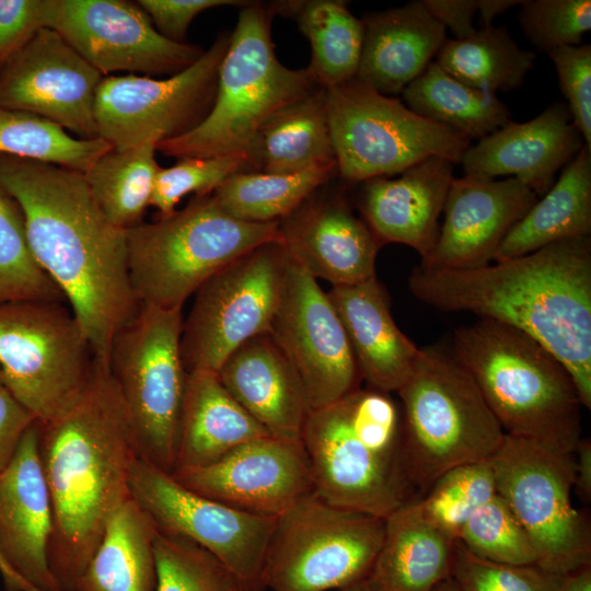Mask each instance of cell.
<instances>
[{
  "label": "cell",
  "mask_w": 591,
  "mask_h": 591,
  "mask_svg": "<svg viewBox=\"0 0 591 591\" xmlns=\"http://www.w3.org/2000/svg\"><path fill=\"white\" fill-rule=\"evenodd\" d=\"M44 27L45 0H0V72Z\"/></svg>",
  "instance_id": "48"
},
{
  "label": "cell",
  "mask_w": 591,
  "mask_h": 591,
  "mask_svg": "<svg viewBox=\"0 0 591 591\" xmlns=\"http://www.w3.org/2000/svg\"><path fill=\"white\" fill-rule=\"evenodd\" d=\"M583 146L567 104L556 102L531 120H510L471 144L461 163L467 175H510L543 196Z\"/></svg>",
  "instance_id": "24"
},
{
  "label": "cell",
  "mask_w": 591,
  "mask_h": 591,
  "mask_svg": "<svg viewBox=\"0 0 591 591\" xmlns=\"http://www.w3.org/2000/svg\"><path fill=\"white\" fill-rule=\"evenodd\" d=\"M561 576L537 565L486 560L455 541L450 581L457 591H557Z\"/></svg>",
  "instance_id": "45"
},
{
  "label": "cell",
  "mask_w": 591,
  "mask_h": 591,
  "mask_svg": "<svg viewBox=\"0 0 591 591\" xmlns=\"http://www.w3.org/2000/svg\"><path fill=\"white\" fill-rule=\"evenodd\" d=\"M113 147L100 137L80 139L35 115L0 105V154L86 173Z\"/></svg>",
  "instance_id": "39"
},
{
  "label": "cell",
  "mask_w": 591,
  "mask_h": 591,
  "mask_svg": "<svg viewBox=\"0 0 591 591\" xmlns=\"http://www.w3.org/2000/svg\"><path fill=\"white\" fill-rule=\"evenodd\" d=\"M363 46L356 78L393 96L414 81L447 40L444 26L421 0L366 13Z\"/></svg>",
  "instance_id": "28"
},
{
  "label": "cell",
  "mask_w": 591,
  "mask_h": 591,
  "mask_svg": "<svg viewBox=\"0 0 591 591\" xmlns=\"http://www.w3.org/2000/svg\"><path fill=\"white\" fill-rule=\"evenodd\" d=\"M426 9L455 39H464L476 32L473 19L477 13L476 0H421Z\"/></svg>",
  "instance_id": "51"
},
{
  "label": "cell",
  "mask_w": 591,
  "mask_h": 591,
  "mask_svg": "<svg viewBox=\"0 0 591 591\" xmlns=\"http://www.w3.org/2000/svg\"><path fill=\"white\" fill-rule=\"evenodd\" d=\"M571 120L591 150V45L561 46L547 53Z\"/></svg>",
  "instance_id": "47"
},
{
  "label": "cell",
  "mask_w": 591,
  "mask_h": 591,
  "mask_svg": "<svg viewBox=\"0 0 591 591\" xmlns=\"http://www.w3.org/2000/svg\"><path fill=\"white\" fill-rule=\"evenodd\" d=\"M402 94L413 112L453 128L470 140H479L511 120L509 108L495 93L465 84L436 61H431Z\"/></svg>",
  "instance_id": "35"
},
{
  "label": "cell",
  "mask_w": 591,
  "mask_h": 591,
  "mask_svg": "<svg viewBox=\"0 0 591 591\" xmlns=\"http://www.w3.org/2000/svg\"><path fill=\"white\" fill-rule=\"evenodd\" d=\"M519 22L523 34L540 51L579 45L591 28V1L524 0Z\"/></svg>",
  "instance_id": "46"
},
{
  "label": "cell",
  "mask_w": 591,
  "mask_h": 591,
  "mask_svg": "<svg viewBox=\"0 0 591 591\" xmlns=\"http://www.w3.org/2000/svg\"><path fill=\"white\" fill-rule=\"evenodd\" d=\"M496 490L536 553V565L566 575L591 565V531L571 501L573 453L506 434L489 460Z\"/></svg>",
  "instance_id": "13"
},
{
  "label": "cell",
  "mask_w": 591,
  "mask_h": 591,
  "mask_svg": "<svg viewBox=\"0 0 591 591\" xmlns=\"http://www.w3.org/2000/svg\"><path fill=\"white\" fill-rule=\"evenodd\" d=\"M155 534L153 523L130 496L109 519L76 591H155Z\"/></svg>",
  "instance_id": "33"
},
{
  "label": "cell",
  "mask_w": 591,
  "mask_h": 591,
  "mask_svg": "<svg viewBox=\"0 0 591 591\" xmlns=\"http://www.w3.org/2000/svg\"><path fill=\"white\" fill-rule=\"evenodd\" d=\"M318 189L279 221V242L288 257L332 287L376 276L375 262L383 243L355 213L344 193L321 194Z\"/></svg>",
  "instance_id": "22"
},
{
  "label": "cell",
  "mask_w": 591,
  "mask_h": 591,
  "mask_svg": "<svg viewBox=\"0 0 591 591\" xmlns=\"http://www.w3.org/2000/svg\"><path fill=\"white\" fill-rule=\"evenodd\" d=\"M0 386H3V380H2L1 370H0Z\"/></svg>",
  "instance_id": "58"
},
{
  "label": "cell",
  "mask_w": 591,
  "mask_h": 591,
  "mask_svg": "<svg viewBox=\"0 0 591 591\" xmlns=\"http://www.w3.org/2000/svg\"><path fill=\"white\" fill-rule=\"evenodd\" d=\"M396 393L406 470L417 498L444 472L490 460L503 442V429L450 350L420 348Z\"/></svg>",
  "instance_id": "7"
},
{
  "label": "cell",
  "mask_w": 591,
  "mask_h": 591,
  "mask_svg": "<svg viewBox=\"0 0 591 591\" xmlns=\"http://www.w3.org/2000/svg\"><path fill=\"white\" fill-rule=\"evenodd\" d=\"M497 494L489 460L455 466L414 499L419 515L453 540L471 515Z\"/></svg>",
  "instance_id": "40"
},
{
  "label": "cell",
  "mask_w": 591,
  "mask_h": 591,
  "mask_svg": "<svg viewBox=\"0 0 591 591\" xmlns=\"http://www.w3.org/2000/svg\"><path fill=\"white\" fill-rule=\"evenodd\" d=\"M0 187L22 211L36 262L61 291L95 358L108 364L115 335L140 308L126 230L106 218L83 173L0 154Z\"/></svg>",
  "instance_id": "1"
},
{
  "label": "cell",
  "mask_w": 591,
  "mask_h": 591,
  "mask_svg": "<svg viewBox=\"0 0 591 591\" xmlns=\"http://www.w3.org/2000/svg\"><path fill=\"white\" fill-rule=\"evenodd\" d=\"M155 591H245L234 573L198 544L157 531Z\"/></svg>",
  "instance_id": "42"
},
{
  "label": "cell",
  "mask_w": 591,
  "mask_h": 591,
  "mask_svg": "<svg viewBox=\"0 0 591 591\" xmlns=\"http://www.w3.org/2000/svg\"><path fill=\"white\" fill-rule=\"evenodd\" d=\"M276 13L292 18L311 46L308 68L328 89L356 78L363 46V23L339 0L280 1Z\"/></svg>",
  "instance_id": "34"
},
{
  "label": "cell",
  "mask_w": 591,
  "mask_h": 591,
  "mask_svg": "<svg viewBox=\"0 0 591 591\" xmlns=\"http://www.w3.org/2000/svg\"><path fill=\"white\" fill-rule=\"evenodd\" d=\"M63 303L0 304L3 386L40 422L60 417L80 401L94 368L92 346Z\"/></svg>",
  "instance_id": "11"
},
{
  "label": "cell",
  "mask_w": 591,
  "mask_h": 591,
  "mask_svg": "<svg viewBox=\"0 0 591 591\" xmlns=\"http://www.w3.org/2000/svg\"><path fill=\"white\" fill-rule=\"evenodd\" d=\"M274 14L271 4L248 1L241 8L211 111L189 132L157 143V151L177 160L245 153L270 116L322 88L308 67L290 69L277 58Z\"/></svg>",
  "instance_id": "6"
},
{
  "label": "cell",
  "mask_w": 591,
  "mask_h": 591,
  "mask_svg": "<svg viewBox=\"0 0 591 591\" xmlns=\"http://www.w3.org/2000/svg\"><path fill=\"white\" fill-rule=\"evenodd\" d=\"M267 434L225 390L217 372H188L173 472L209 465Z\"/></svg>",
  "instance_id": "29"
},
{
  "label": "cell",
  "mask_w": 591,
  "mask_h": 591,
  "mask_svg": "<svg viewBox=\"0 0 591 591\" xmlns=\"http://www.w3.org/2000/svg\"><path fill=\"white\" fill-rule=\"evenodd\" d=\"M575 472L573 488L580 501L589 505L591 501V442L581 438L573 451Z\"/></svg>",
  "instance_id": "52"
},
{
  "label": "cell",
  "mask_w": 591,
  "mask_h": 591,
  "mask_svg": "<svg viewBox=\"0 0 591 591\" xmlns=\"http://www.w3.org/2000/svg\"><path fill=\"white\" fill-rule=\"evenodd\" d=\"M534 60L535 54L522 49L508 30L491 25L464 39H447L436 62L465 84L496 94L518 89Z\"/></svg>",
  "instance_id": "37"
},
{
  "label": "cell",
  "mask_w": 591,
  "mask_h": 591,
  "mask_svg": "<svg viewBox=\"0 0 591 591\" xmlns=\"http://www.w3.org/2000/svg\"><path fill=\"white\" fill-rule=\"evenodd\" d=\"M245 171V153L178 159L174 165L159 169L150 206L159 211L160 217L169 216L186 195L212 194L231 175Z\"/></svg>",
  "instance_id": "44"
},
{
  "label": "cell",
  "mask_w": 591,
  "mask_h": 591,
  "mask_svg": "<svg viewBox=\"0 0 591 591\" xmlns=\"http://www.w3.org/2000/svg\"><path fill=\"white\" fill-rule=\"evenodd\" d=\"M326 104L337 176L346 186L399 174L431 157L457 164L471 146L457 130L357 78L326 89Z\"/></svg>",
  "instance_id": "10"
},
{
  "label": "cell",
  "mask_w": 591,
  "mask_h": 591,
  "mask_svg": "<svg viewBox=\"0 0 591 591\" xmlns=\"http://www.w3.org/2000/svg\"><path fill=\"white\" fill-rule=\"evenodd\" d=\"M155 152V141L126 150L112 149L83 174L103 213L120 229L140 223L150 206L160 169Z\"/></svg>",
  "instance_id": "38"
},
{
  "label": "cell",
  "mask_w": 591,
  "mask_h": 591,
  "mask_svg": "<svg viewBox=\"0 0 591 591\" xmlns=\"http://www.w3.org/2000/svg\"><path fill=\"white\" fill-rule=\"evenodd\" d=\"M38 454L53 506L48 563L60 591H76L113 513L130 498L138 452L107 363L95 358L80 401L37 421Z\"/></svg>",
  "instance_id": "3"
},
{
  "label": "cell",
  "mask_w": 591,
  "mask_h": 591,
  "mask_svg": "<svg viewBox=\"0 0 591 591\" xmlns=\"http://www.w3.org/2000/svg\"><path fill=\"white\" fill-rule=\"evenodd\" d=\"M129 490L159 533L185 537L211 553L245 591L266 590L265 556L277 517L242 511L205 497L139 457L130 468Z\"/></svg>",
  "instance_id": "16"
},
{
  "label": "cell",
  "mask_w": 591,
  "mask_h": 591,
  "mask_svg": "<svg viewBox=\"0 0 591 591\" xmlns=\"http://www.w3.org/2000/svg\"><path fill=\"white\" fill-rule=\"evenodd\" d=\"M384 529L382 518L309 494L277 517L265 556L266 590H339L364 579Z\"/></svg>",
  "instance_id": "12"
},
{
  "label": "cell",
  "mask_w": 591,
  "mask_h": 591,
  "mask_svg": "<svg viewBox=\"0 0 591 591\" xmlns=\"http://www.w3.org/2000/svg\"><path fill=\"white\" fill-rule=\"evenodd\" d=\"M183 320L182 309L140 305L115 335L108 357L139 459L170 474L187 379L179 350Z\"/></svg>",
  "instance_id": "9"
},
{
  "label": "cell",
  "mask_w": 591,
  "mask_h": 591,
  "mask_svg": "<svg viewBox=\"0 0 591 591\" xmlns=\"http://www.w3.org/2000/svg\"><path fill=\"white\" fill-rule=\"evenodd\" d=\"M338 591H371L369 586H368V582L364 579L362 580H359V581H356L349 586H346L341 589H339Z\"/></svg>",
  "instance_id": "56"
},
{
  "label": "cell",
  "mask_w": 591,
  "mask_h": 591,
  "mask_svg": "<svg viewBox=\"0 0 591 591\" xmlns=\"http://www.w3.org/2000/svg\"><path fill=\"white\" fill-rule=\"evenodd\" d=\"M103 76L56 31L44 27L0 72V105L97 137L94 103Z\"/></svg>",
  "instance_id": "19"
},
{
  "label": "cell",
  "mask_w": 591,
  "mask_h": 591,
  "mask_svg": "<svg viewBox=\"0 0 591 591\" xmlns=\"http://www.w3.org/2000/svg\"><path fill=\"white\" fill-rule=\"evenodd\" d=\"M46 27L56 31L103 77L117 71L174 76L205 49L160 34L137 3L126 0H45Z\"/></svg>",
  "instance_id": "17"
},
{
  "label": "cell",
  "mask_w": 591,
  "mask_h": 591,
  "mask_svg": "<svg viewBox=\"0 0 591 591\" xmlns=\"http://www.w3.org/2000/svg\"><path fill=\"white\" fill-rule=\"evenodd\" d=\"M149 15L157 31L164 37L186 43L187 30L192 21L202 11L217 7H240L248 1L237 0H138Z\"/></svg>",
  "instance_id": "49"
},
{
  "label": "cell",
  "mask_w": 591,
  "mask_h": 591,
  "mask_svg": "<svg viewBox=\"0 0 591 591\" xmlns=\"http://www.w3.org/2000/svg\"><path fill=\"white\" fill-rule=\"evenodd\" d=\"M450 352L506 434L573 453L582 405L570 372L541 343L510 325L478 318L453 332Z\"/></svg>",
  "instance_id": "5"
},
{
  "label": "cell",
  "mask_w": 591,
  "mask_h": 591,
  "mask_svg": "<svg viewBox=\"0 0 591 591\" xmlns=\"http://www.w3.org/2000/svg\"><path fill=\"white\" fill-rule=\"evenodd\" d=\"M217 374L232 397L270 434L301 439L310 412L301 379L268 333L236 348Z\"/></svg>",
  "instance_id": "26"
},
{
  "label": "cell",
  "mask_w": 591,
  "mask_h": 591,
  "mask_svg": "<svg viewBox=\"0 0 591 591\" xmlns=\"http://www.w3.org/2000/svg\"><path fill=\"white\" fill-rule=\"evenodd\" d=\"M337 173L336 163L290 174L239 172L211 195L219 207L234 219L258 223L280 221Z\"/></svg>",
  "instance_id": "36"
},
{
  "label": "cell",
  "mask_w": 591,
  "mask_h": 591,
  "mask_svg": "<svg viewBox=\"0 0 591 591\" xmlns=\"http://www.w3.org/2000/svg\"><path fill=\"white\" fill-rule=\"evenodd\" d=\"M268 334L298 372L310 410L359 387L357 363L334 304L317 280L289 257Z\"/></svg>",
  "instance_id": "18"
},
{
  "label": "cell",
  "mask_w": 591,
  "mask_h": 591,
  "mask_svg": "<svg viewBox=\"0 0 591 591\" xmlns=\"http://www.w3.org/2000/svg\"><path fill=\"white\" fill-rule=\"evenodd\" d=\"M345 328L360 378L369 387L397 392L410 375L420 348L396 325L389 296L376 276L327 292Z\"/></svg>",
  "instance_id": "27"
},
{
  "label": "cell",
  "mask_w": 591,
  "mask_h": 591,
  "mask_svg": "<svg viewBox=\"0 0 591 591\" xmlns=\"http://www.w3.org/2000/svg\"><path fill=\"white\" fill-rule=\"evenodd\" d=\"M524 0H476L479 23L482 27L491 26V22L498 15L515 5H521Z\"/></svg>",
  "instance_id": "53"
},
{
  "label": "cell",
  "mask_w": 591,
  "mask_h": 591,
  "mask_svg": "<svg viewBox=\"0 0 591 591\" xmlns=\"http://www.w3.org/2000/svg\"><path fill=\"white\" fill-rule=\"evenodd\" d=\"M557 591H591V565L563 575Z\"/></svg>",
  "instance_id": "54"
},
{
  "label": "cell",
  "mask_w": 591,
  "mask_h": 591,
  "mask_svg": "<svg viewBox=\"0 0 591 591\" xmlns=\"http://www.w3.org/2000/svg\"><path fill=\"white\" fill-rule=\"evenodd\" d=\"M453 166L447 159L431 157L406 169L397 177L382 176L359 183L361 217L383 245H407L421 259L430 254L454 178Z\"/></svg>",
  "instance_id": "25"
},
{
  "label": "cell",
  "mask_w": 591,
  "mask_h": 591,
  "mask_svg": "<svg viewBox=\"0 0 591 591\" xmlns=\"http://www.w3.org/2000/svg\"><path fill=\"white\" fill-rule=\"evenodd\" d=\"M456 541L486 560L510 565L537 561L530 537L498 494L471 515Z\"/></svg>",
  "instance_id": "43"
},
{
  "label": "cell",
  "mask_w": 591,
  "mask_h": 591,
  "mask_svg": "<svg viewBox=\"0 0 591 591\" xmlns=\"http://www.w3.org/2000/svg\"><path fill=\"white\" fill-rule=\"evenodd\" d=\"M279 237V221H241L211 194L194 196L183 209L126 230L132 291L140 305L182 309L215 273Z\"/></svg>",
  "instance_id": "8"
},
{
  "label": "cell",
  "mask_w": 591,
  "mask_h": 591,
  "mask_svg": "<svg viewBox=\"0 0 591 591\" xmlns=\"http://www.w3.org/2000/svg\"><path fill=\"white\" fill-rule=\"evenodd\" d=\"M51 532L53 506L35 420L0 475V553L20 577L43 591H60L48 563Z\"/></svg>",
  "instance_id": "23"
},
{
  "label": "cell",
  "mask_w": 591,
  "mask_h": 591,
  "mask_svg": "<svg viewBox=\"0 0 591 591\" xmlns=\"http://www.w3.org/2000/svg\"><path fill=\"white\" fill-rule=\"evenodd\" d=\"M287 263L279 240L267 242L222 267L197 289L179 341L187 373L217 372L242 344L268 333Z\"/></svg>",
  "instance_id": "14"
},
{
  "label": "cell",
  "mask_w": 591,
  "mask_h": 591,
  "mask_svg": "<svg viewBox=\"0 0 591 591\" xmlns=\"http://www.w3.org/2000/svg\"><path fill=\"white\" fill-rule=\"evenodd\" d=\"M25 300L66 302L33 256L18 202L0 187V304Z\"/></svg>",
  "instance_id": "41"
},
{
  "label": "cell",
  "mask_w": 591,
  "mask_h": 591,
  "mask_svg": "<svg viewBox=\"0 0 591 591\" xmlns=\"http://www.w3.org/2000/svg\"><path fill=\"white\" fill-rule=\"evenodd\" d=\"M245 154L247 171L262 173L290 174L336 163L326 89L320 88L270 116Z\"/></svg>",
  "instance_id": "31"
},
{
  "label": "cell",
  "mask_w": 591,
  "mask_h": 591,
  "mask_svg": "<svg viewBox=\"0 0 591 591\" xmlns=\"http://www.w3.org/2000/svg\"><path fill=\"white\" fill-rule=\"evenodd\" d=\"M591 235V150L583 146L560 177L506 235L493 262Z\"/></svg>",
  "instance_id": "32"
},
{
  "label": "cell",
  "mask_w": 591,
  "mask_h": 591,
  "mask_svg": "<svg viewBox=\"0 0 591 591\" xmlns=\"http://www.w3.org/2000/svg\"><path fill=\"white\" fill-rule=\"evenodd\" d=\"M384 521L382 545L366 577L371 591H436L450 580L455 540L425 521L414 499Z\"/></svg>",
  "instance_id": "30"
},
{
  "label": "cell",
  "mask_w": 591,
  "mask_h": 591,
  "mask_svg": "<svg viewBox=\"0 0 591 591\" xmlns=\"http://www.w3.org/2000/svg\"><path fill=\"white\" fill-rule=\"evenodd\" d=\"M537 199L528 185L514 177L496 179L465 174L453 178L438 239L419 266L456 270L491 264L506 235Z\"/></svg>",
  "instance_id": "21"
},
{
  "label": "cell",
  "mask_w": 591,
  "mask_h": 591,
  "mask_svg": "<svg viewBox=\"0 0 591 591\" xmlns=\"http://www.w3.org/2000/svg\"><path fill=\"white\" fill-rule=\"evenodd\" d=\"M231 32L221 33L190 67L165 79L106 76L94 103L97 137L114 150L157 143L196 128L212 108Z\"/></svg>",
  "instance_id": "15"
},
{
  "label": "cell",
  "mask_w": 591,
  "mask_h": 591,
  "mask_svg": "<svg viewBox=\"0 0 591 591\" xmlns=\"http://www.w3.org/2000/svg\"><path fill=\"white\" fill-rule=\"evenodd\" d=\"M35 420L27 408L0 386V475L12 462L23 434Z\"/></svg>",
  "instance_id": "50"
},
{
  "label": "cell",
  "mask_w": 591,
  "mask_h": 591,
  "mask_svg": "<svg viewBox=\"0 0 591 591\" xmlns=\"http://www.w3.org/2000/svg\"><path fill=\"white\" fill-rule=\"evenodd\" d=\"M0 576L5 591H43L20 577L0 553Z\"/></svg>",
  "instance_id": "55"
},
{
  "label": "cell",
  "mask_w": 591,
  "mask_h": 591,
  "mask_svg": "<svg viewBox=\"0 0 591 591\" xmlns=\"http://www.w3.org/2000/svg\"><path fill=\"white\" fill-rule=\"evenodd\" d=\"M171 474L205 497L270 517L280 515L314 491L301 439L270 434L250 440L209 465Z\"/></svg>",
  "instance_id": "20"
},
{
  "label": "cell",
  "mask_w": 591,
  "mask_h": 591,
  "mask_svg": "<svg viewBox=\"0 0 591 591\" xmlns=\"http://www.w3.org/2000/svg\"><path fill=\"white\" fill-rule=\"evenodd\" d=\"M412 294L443 312H470L515 327L570 372L591 408V237L563 240L473 269L415 267Z\"/></svg>",
  "instance_id": "2"
},
{
  "label": "cell",
  "mask_w": 591,
  "mask_h": 591,
  "mask_svg": "<svg viewBox=\"0 0 591 591\" xmlns=\"http://www.w3.org/2000/svg\"><path fill=\"white\" fill-rule=\"evenodd\" d=\"M301 442L314 493L382 519L417 498L403 450L402 414L390 393L357 387L308 413Z\"/></svg>",
  "instance_id": "4"
},
{
  "label": "cell",
  "mask_w": 591,
  "mask_h": 591,
  "mask_svg": "<svg viewBox=\"0 0 591 591\" xmlns=\"http://www.w3.org/2000/svg\"><path fill=\"white\" fill-rule=\"evenodd\" d=\"M436 591H457V590L453 587V584L449 580L444 582L443 584H441Z\"/></svg>",
  "instance_id": "57"
}]
</instances>
